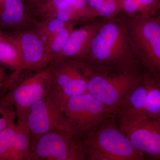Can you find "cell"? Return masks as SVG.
Returning a JSON list of instances; mask_svg holds the SVG:
<instances>
[{
    "mask_svg": "<svg viewBox=\"0 0 160 160\" xmlns=\"http://www.w3.org/2000/svg\"><path fill=\"white\" fill-rule=\"evenodd\" d=\"M7 77L5 76V71L2 65H0V89L2 87Z\"/></svg>",
    "mask_w": 160,
    "mask_h": 160,
    "instance_id": "obj_27",
    "label": "cell"
},
{
    "mask_svg": "<svg viewBox=\"0 0 160 160\" xmlns=\"http://www.w3.org/2000/svg\"><path fill=\"white\" fill-rule=\"evenodd\" d=\"M83 142L86 160L146 159V156L132 146L114 119L102 124Z\"/></svg>",
    "mask_w": 160,
    "mask_h": 160,
    "instance_id": "obj_4",
    "label": "cell"
},
{
    "mask_svg": "<svg viewBox=\"0 0 160 160\" xmlns=\"http://www.w3.org/2000/svg\"><path fill=\"white\" fill-rule=\"evenodd\" d=\"M87 92L113 111L149 70L141 66L124 69H87Z\"/></svg>",
    "mask_w": 160,
    "mask_h": 160,
    "instance_id": "obj_3",
    "label": "cell"
},
{
    "mask_svg": "<svg viewBox=\"0 0 160 160\" xmlns=\"http://www.w3.org/2000/svg\"><path fill=\"white\" fill-rule=\"evenodd\" d=\"M16 118L14 109L0 115V133L7 127L15 123V120Z\"/></svg>",
    "mask_w": 160,
    "mask_h": 160,
    "instance_id": "obj_24",
    "label": "cell"
},
{
    "mask_svg": "<svg viewBox=\"0 0 160 160\" xmlns=\"http://www.w3.org/2000/svg\"><path fill=\"white\" fill-rule=\"evenodd\" d=\"M83 63L88 69H124L145 66L119 15L105 19L90 44Z\"/></svg>",
    "mask_w": 160,
    "mask_h": 160,
    "instance_id": "obj_1",
    "label": "cell"
},
{
    "mask_svg": "<svg viewBox=\"0 0 160 160\" xmlns=\"http://www.w3.org/2000/svg\"><path fill=\"white\" fill-rule=\"evenodd\" d=\"M51 88L63 98H69L87 92V69L84 63L64 58L52 60L47 66Z\"/></svg>",
    "mask_w": 160,
    "mask_h": 160,
    "instance_id": "obj_10",
    "label": "cell"
},
{
    "mask_svg": "<svg viewBox=\"0 0 160 160\" xmlns=\"http://www.w3.org/2000/svg\"><path fill=\"white\" fill-rule=\"evenodd\" d=\"M62 100L61 93L51 88L29 109L27 121L31 134L30 149L43 135L58 130H71L62 108Z\"/></svg>",
    "mask_w": 160,
    "mask_h": 160,
    "instance_id": "obj_8",
    "label": "cell"
},
{
    "mask_svg": "<svg viewBox=\"0 0 160 160\" xmlns=\"http://www.w3.org/2000/svg\"><path fill=\"white\" fill-rule=\"evenodd\" d=\"M65 0H46L32 13V17L36 21L49 17L57 6Z\"/></svg>",
    "mask_w": 160,
    "mask_h": 160,
    "instance_id": "obj_23",
    "label": "cell"
},
{
    "mask_svg": "<svg viewBox=\"0 0 160 160\" xmlns=\"http://www.w3.org/2000/svg\"><path fill=\"white\" fill-rule=\"evenodd\" d=\"M87 14L86 0H65L57 6L50 17L69 24L76 23L81 20L86 21Z\"/></svg>",
    "mask_w": 160,
    "mask_h": 160,
    "instance_id": "obj_16",
    "label": "cell"
},
{
    "mask_svg": "<svg viewBox=\"0 0 160 160\" xmlns=\"http://www.w3.org/2000/svg\"><path fill=\"white\" fill-rule=\"evenodd\" d=\"M0 65L13 71L22 70L18 52L7 38L6 40L0 42Z\"/></svg>",
    "mask_w": 160,
    "mask_h": 160,
    "instance_id": "obj_20",
    "label": "cell"
},
{
    "mask_svg": "<svg viewBox=\"0 0 160 160\" xmlns=\"http://www.w3.org/2000/svg\"><path fill=\"white\" fill-rule=\"evenodd\" d=\"M122 19L129 37L149 71L160 74V18H135L122 12Z\"/></svg>",
    "mask_w": 160,
    "mask_h": 160,
    "instance_id": "obj_7",
    "label": "cell"
},
{
    "mask_svg": "<svg viewBox=\"0 0 160 160\" xmlns=\"http://www.w3.org/2000/svg\"><path fill=\"white\" fill-rule=\"evenodd\" d=\"M160 117V74L148 70L142 81L121 100L114 120L126 131L142 120Z\"/></svg>",
    "mask_w": 160,
    "mask_h": 160,
    "instance_id": "obj_2",
    "label": "cell"
},
{
    "mask_svg": "<svg viewBox=\"0 0 160 160\" xmlns=\"http://www.w3.org/2000/svg\"><path fill=\"white\" fill-rule=\"evenodd\" d=\"M87 14L86 21L97 18H109L117 15L119 0H86Z\"/></svg>",
    "mask_w": 160,
    "mask_h": 160,
    "instance_id": "obj_18",
    "label": "cell"
},
{
    "mask_svg": "<svg viewBox=\"0 0 160 160\" xmlns=\"http://www.w3.org/2000/svg\"><path fill=\"white\" fill-rule=\"evenodd\" d=\"M125 132L135 149L152 159L160 160V117L142 120Z\"/></svg>",
    "mask_w": 160,
    "mask_h": 160,
    "instance_id": "obj_12",
    "label": "cell"
},
{
    "mask_svg": "<svg viewBox=\"0 0 160 160\" xmlns=\"http://www.w3.org/2000/svg\"><path fill=\"white\" fill-rule=\"evenodd\" d=\"M15 124H12L0 133V160L6 159L13 140Z\"/></svg>",
    "mask_w": 160,
    "mask_h": 160,
    "instance_id": "obj_22",
    "label": "cell"
},
{
    "mask_svg": "<svg viewBox=\"0 0 160 160\" xmlns=\"http://www.w3.org/2000/svg\"><path fill=\"white\" fill-rule=\"evenodd\" d=\"M23 1L27 11L32 16V13L34 12L35 10L46 0H23Z\"/></svg>",
    "mask_w": 160,
    "mask_h": 160,
    "instance_id": "obj_26",
    "label": "cell"
},
{
    "mask_svg": "<svg viewBox=\"0 0 160 160\" xmlns=\"http://www.w3.org/2000/svg\"><path fill=\"white\" fill-rule=\"evenodd\" d=\"M6 34L18 52L22 69L39 70L47 67L50 60L46 51V42L35 24Z\"/></svg>",
    "mask_w": 160,
    "mask_h": 160,
    "instance_id": "obj_11",
    "label": "cell"
},
{
    "mask_svg": "<svg viewBox=\"0 0 160 160\" xmlns=\"http://www.w3.org/2000/svg\"><path fill=\"white\" fill-rule=\"evenodd\" d=\"M62 108L72 131L82 140L91 135L103 123L114 119V111L88 92L62 98Z\"/></svg>",
    "mask_w": 160,
    "mask_h": 160,
    "instance_id": "obj_6",
    "label": "cell"
},
{
    "mask_svg": "<svg viewBox=\"0 0 160 160\" xmlns=\"http://www.w3.org/2000/svg\"><path fill=\"white\" fill-rule=\"evenodd\" d=\"M105 19L92 20L78 29H73L65 48L57 58L67 59L83 63L90 44Z\"/></svg>",
    "mask_w": 160,
    "mask_h": 160,
    "instance_id": "obj_13",
    "label": "cell"
},
{
    "mask_svg": "<svg viewBox=\"0 0 160 160\" xmlns=\"http://www.w3.org/2000/svg\"><path fill=\"white\" fill-rule=\"evenodd\" d=\"M159 9L160 0H119L117 15L122 12L131 17H149L157 15Z\"/></svg>",
    "mask_w": 160,
    "mask_h": 160,
    "instance_id": "obj_17",
    "label": "cell"
},
{
    "mask_svg": "<svg viewBox=\"0 0 160 160\" xmlns=\"http://www.w3.org/2000/svg\"><path fill=\"white\" fill-rule=\"evenodd\" d=\"M7 90L6 87H3V86L0 89V115L12 109H15L13 106L7 104L3 101V98Z\"/></svg>",
    "mask_w": 160,
    "mask_h": 160,
    "instance_id": "obj_25",
    "label": "cell"
},
{
    "mask_svg": "<svg viewBox=\"0 0 160 160\" xmlns=\"http://www.w3.org/2000/svg\"><path fill=\"white\" fill-rule=\"evenodd\" d=\"M76 23H70L65 28L53 36L46 40V51L47 54L52 60L57 58L62 53L66 46L70 33L74 29Z\"/></svg>",
    "mask_w": 160,
    "mask_h": 160,
    "instance_id": "obj_19",
    "label": "cell"
},
{
    "mask_svg": "<svg viewBox=\"0 0 160 160\" xmlns=\"http://www.w3.org/2000/svg\"><path fill=\"white\" fill-rule=\"evenodd\" d=\"M31 160H86L83 140L71 130L51 132L40 137L30 149Z\"/></svg>",
    "mask_w": 160,
    "mask_h": 160,
    "instance_id": "obj_9",
    "label": "cell"
},
{
    "mask_svg": "<svg viewBox=\"0 0 160 160\" xmlns=\"http://www.w3.org/2000/svg\"><path fill=\"white\" fill-rule=\"evenodd\" d=\"M7 91L4 102L14 107L17 119L27 118L32 106L51 89L48 68L13 71L5 80Z\"/></svg>",
    "mask_w": 160,
    "mask_h": 160,
    "instance_id": "obj_5",
    "label": "cell"
},
{
    "mask_svg": "<svg viewBox=\"0 0 160 160\" xmlns=\"http://www.w3.org/2000/svg\"><path fill=\"white\" fill-rule=\"evenodd\" d=\"M31 134L27 118L18 119L13 140L6 160H31Z\"/></svg>",
    "mask_w": 160,
    "mask_h": 160,
    "instance_id": "obj_15",
    "label": "cell"
},
{
    "mask_svg": "<svg viewBox=\"0 0 160 160\" xmlns=\"http://www.w3.org/2000/svg\"><path fill=\"white\" fill-rule=\"evenodd\" d=\"M23 0H0V28L9 33L34 25Z\"/></svg>",
    "mask_w": 160,
    "mask_h": 160,
    "instance_id": "obj_14",
    "label": "cell"
},
{
    "mask_svg": "<svg viewBox=\"0 0 160 160\" xmlns=\"http://www.w3.org/2000/svg\"><path fill=\"white\" fill-rule=\"evenodd\" d=\"M68 24L55 17H50L36 21L35 26L42 37L45 38L46 42L59 32Z\"/></svg>",
    "mask_w": 160,
    "mask_h": 160,
    "instance_id": "obj_21",
    "label": "cell"
},
{
    "mask_svg": "<svg viewBox=\"0 0 160 160\" xmlns=\"http://www.w3.org/2000/svg\"><path fill=\"white\" fill-rule=\"evenodd\" d=\"M6 35L5 32L3 31L2 29L0 28V42L6 39Z\"/></svg>",
    "mask_w": 160,
    "mask_h": 160,
    "instance_id": "obj_28",
    "label": "cell"
}]
</instances>
